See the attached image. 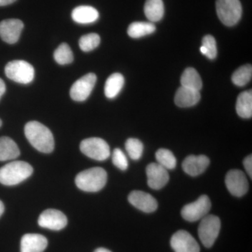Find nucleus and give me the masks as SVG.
<instances>
[{"mask_svg":"<svg viewBox=\"0 0 252 252\" xmlns=\"http://www.w3.org/2000/svg\"><path fill=\"white\" fill-rule=\"evenodd\" d=\"M25 135L36 150L49 154L54 149V138L51 130L37 122H28L25 126Z\"/></svg>","mask_w":252,"mask_h":252,"instance_id":"nucleus-1","label":"nucleus"},{"mask_svg":"<svg viewBox=\"0 0 252 252\" xmlns=\"http://www.w3.org/2000/svg\"><path fill=\"white\" fill-rule=\"evenodd\" d=\"M33 172L32 167L24 161H13L0 168V183L6 186H14L21 183Z\"/></svg>","mask_w":252,"mask_h":252,"instance_id":"nucleus-2","label":"nucleus"},{"mask_svg":"<svg viewBox=\"0 0 252 252\" xmlns=\"http://www.w3.org/2000/svg\"><path fill=\"white\" fill-rule=\"evenodd\" d=\"M107 181V172L102 167H92L78 174L76 185L86 192H97L104 188Z\"/></svg>","mask_w":252,"mask_h":252,"instance_id":"nucleus-3","label":"nucleus"},{"mask_svg":"<svg viewBox=\"0 0 252 252\" xmlns=\"http://www.w3.org/2000/svg\"><path fill=\"white\" fill-rule=\"evenodd\" d=\"M216 9L220 22L228 27L236 25L243 14L240 0H217Z\"/></svg>","mask_w":252,"mask_h":252,"instance_id":"nucleus-4","label":"nucleus"},{"mask_svg":"<svg viewBox=\"0 0 252 252\" xmlns=\"http://www.w3.org/2000/svg\"><path fill=\"white\" fill-rule=\"evenodd\" d=\"M5 74L11 80L19 84H28L33 81L34 69L25 61H13L5 67Z\"/></svg>","mask_w":252,"mask_h":252,"instance_id":"nucleus-5","label":"nucleus"},{"mask_svg":"<svg viewBox=\"0 0 252 252\" xmlns=\"http://www.w3.org/2000/svg\"><path fill=\"white\" fill-rule=\"evenodd\" d=\"M220 221L215 215H207L203 217L198 227V235L204 246L211 248L220 234Z\"/></svg>","mask_w":252,"mask_h":252,"instance_id":"nucleus-6","label":"nucleus"},{"mask_svg":"<svg viewBox=\"0 0 252 252\" xmlns=\"http://www.w3.org/2000/svg\"><path fill=\"white\" fill-rule=\"evenodd\" d=\"M80 149L88 157L99 161L105 160L110 156L108 144L98 137H91L83 140L81 142Z\"/></svg>","mask_w":252,"mask_h":252,"instance_id":"nucleus-7","label":"nucleus"},{"mask_svg":"<svg viewBox=\"0 0 252 252\" xmlns=\"http://www.w3.org/2000/svg\"><path fill=\"white\" fill-rule=\"evenodd\" d=\"M211 209V202L206 195H203L193 202L185 205L182 210V216L188 221L193 222L207 216Z\"/></svg>","mask_w":252,"mask_h":252,"instance_id":"nucleus-8","label":"nucleus"},{"mask_svg":"<svg viewBox=\"0 0 252 252\" xmlns=\"http://www.w3.org/2000/svg\"><path fill=\"white\" fill-rule=\"evenodd\" d=\"M97 77L94 73H89L74 83L70 89L71 98L77 102L85 101L90 95Z\"/></svg>","mask_w":252,"mask_h":252,"instance_id":"nucleus-9","label":"nucleus"},{"mask_svg":"<svg viewBox=\"0 0 252 252\" xmlns=\"http://www.w3.org/2000/svg\"><path fill=\"white\" fill-rule=\"evenodd\" d=\"M225 182L230 193L235 196H243L248 192L249 189L248 179L241 170H230L225 176Z\"/></svg>","mask_w":252,"mask_h":252,"instance_id":"nucleus-10","label":"nucleus"},{"mask_svg":"<svg viewBox=\"0 0 252 252\" xmlns=\"http://www.w3.org/2000/svg\"><path fill=\"white\" fill-rule=\"evenodd\" d=\"M38 223L42 228L60 230L67 225V219L62 212L54 209H49L41 214Z\"/></svg>","mask_w":252,"mask_h":252,"instance_id":"nucleus-11","label":"nucleus"},{"mask_svg":"<svg viewBox=\"0 0 252 252\" xmlns=\"http://www.w3.org/2000/svg\"><path fill=\"white\" fill-rule=\"evenodd\" d=\"M170 245L175 252H200L198 243L186 230H179L172 235Z\"/></svg>","mask_w":252,"mask_h":252,"instance_id":"nucleus-12","label":"nucleus"},{"mask_svg":"<svg viewBox=\"0 0 252 252\" xmlns=\"http://www.w3.org/2000/svg\"><path fill=\"white\" fill-rule=\"evenodd\" d=\"M147 183L151 189L154 190L161 189L169 181V174L167 169L159 165L158 162L149 164L146 169Z\"/></svg>","mask_w":252,"mask_h":252,"instance_id":"nucleus-13","label":"nucleus"},{"mask_svg":"<svg viewBox=\"0 0 252 252\" xmlns=\"http://www.w3.org/2000/svg\"><path fill=\"white\" fill-rule=\"evenodd\" d=\"M24 25L21 20L6 19L0 23V37L8 44L17 42Z\"/></svg>","mask_w":252,"mask_h":252,"instance_id":"nucleus-14","label":"nucleus"},{"mask_svg":"<svg viewBox=\"0 0 252 252\" xmlns=\"http://www.w3.org/2000/svg\"><path fill=\"white\" fill-rule=\"evenodd\" d=\"M131 205L146 213H151L157 210V200L150 194L141 190H134L128 196Z\"/></svg>","mask_w":252,"mask_h":252,"instance_id":"nucleus-15","label":"nucleus"},{"mask_svg":"<svg viewBox=\"0 0 252 252\" xmlns=\"http://www.w3.org/2000/svg\"><path fill=\"white\" fill-rule=\"evenodd\" d=\"M210 165V159L206 156H189L182 163V168L186 173L192 177L201 175Z\"/></svg>","mask_w":252,"mask_h":252,"instance_id":"nucleus-16","label":"nucleus"},{"mask_svg":"<svg viewBox=\"0 0 252 252\" xmlns=\"http://www.w3.org/2000/svg\"><path fill=\"white\" fill-rule=\"evenodd\" d=\"M48 245L47 239L39 234H26L21 241V252H43Z\"/></svg>","mask_w":252,"mask_h":252,"instance_id":"nucleus-17","label":"nucleus"},{"mask_svg":"<svg viewBox=\"0 0 252 252\" xmlns=\"http://www.w3.org/2000/svg\"><path fill=\"white\" fill-rule=\"evenodd\" d=\"M200 99V91L192 90L181 86L176 93L175 102L178 107L185 108L195 105Z\"/></svg>","mask_w":252,"mask_h":252,"instance_id":"nucleus-18","label":"nucleus"},{"mask_svg":"<svg viewBox=\"0 0 252 252\" xmlns=\"http://www.w3.org/2000/svg\"><path fill=\"white\" fill-rule=\"evenodd\" d=\"M72 18L74 22L79 24H90L98 19L99 13L93 6H79L73 10Z\"/></svg>","mask_w":252,"mask_h":252,"instance_id":"nucleus-19","label":"nucleus"},{"mask_svg":"<svg viewBox=\"0 0 252 252\" xmlns=\"http://www.w3.org/2000/svg\"><path fill=\"white\" fill-rule=\"evenodd\" d=\"M20 156L17 144L8 137H0V161L14 160Z\"/></svg>","mask_w":252,"mask_h":252,"instance_id":"nucleus-20","label":"nucleus"},{"mask_svg":"<svg viewBox=\"0 0 252 252\" xmlns=\"http://www.w3.org/2000/svg\"><path fill=\"white\" fill-rule=\"evenodd\" d=\"M144 14L151 23L160 21L164 16L165 9L162 0H147L144 4Z\"/></svg>","mask_w":252,"mask_h":252,"instance_id":"nucleus-21","label":"nucleus"},{"mask_svg":"<svg viewBox=\"0 0 252 252\" xmlns=\"http://www.w3.org/2000/svg\"><path fill=\"white\" fill-rule=\"evenodd\" d=\"M124 76L119 73H114L107 79L104 86V94L106 97L113 99L117 97L124 87Z\"/></svg>","mask_w":252,"mask_h":252,"instance_id":"nucleus-22","label":"nucleus"},{"mask_svg":"<svg viewBox=\"0 0 252 252\" xmlns=\"http://www.w3.org/2000/svg\"><path fill=\"white\" fill-rule=\"evenodd\" d=\"M182 87L200 91L203 87V81L198 72L192 67L186 69L181 77Z\"/></svg>","mask_w":252,"mask_h":252,"instance_id":"nucleus-23","label":"nucleus"},{"mask_svg":"<svg viewBox=\"0 0 252 252\" xmlns=\"http://www.w3.org/2000/svg\"><path fill=\"white\" fill-rule=\"evenodd\" d=\"M237 114L244 119H250L252 116V91L241 93L237 99Z\"/></svg>","mask_w":252,"mask_h":252,"instance_id":"nucleus-24","label":"nucleus"},{"mask_svg":"<svg viewBox=\"0 0 252 252\" xmlns=\"http://www.w3.org/2000/svg\"><path fill=\"white\" fill-rule=\"evenodd\" d=\"M155 31L156 26L151 22H134L127 28V34L134 39L149 35Z\"/></svg>","mask_w":252,"mask_h":252,"instance_id":"nucleus-25","label":"nucleus"},{"mask_svg":"<svg viewBox=\"0 0 252 252\" xmlns=\"http://www.w3.org/2000/svg\"><path fill=\"white\" fill-rule=\"evenodd\" d=\"M252 67L251 64H246L238 68L232 76V81L235 85L244 86L251 81Z\"/></svg>","mask_w":252,"mask_h":252,"instance_id":"nucleus-26","label":"nucleus"},{"mask_svg":"<svg viewBox=\"0 0 252 252\" xmlns=\"http://www.w3.org/2000/svg\"><path fill=\"white\" fill-rule=\"evenodd\" d=\"M158 163L165 169L172 170L177 165V160L172 152L166 149H160L156 153Z\"/></svg>","mask_w":252,"mask_h":252,"instance_id":"nucleus-27","label":"nucleus"},{"mask_svg":"<svg viewBox=\"0 0 252 252\" xmlns=\"http://www.w3.org/2000/svg\"><path fill=\"white\" fill-rule=\"evenodd\" d=\"M54 57L55 61L61 65L69 64L74 60V55L69 46L63 43L55 51Z\"/></svg>","mask_w":252,"mask_h":252,"instance_id":"nucleus-28","label":"nucleus"},{"mask_svg":"<svg viewBox=\"0 0 252 252\" xmlns=\"http://www.w3.org/2000/svg\"><path fill=\"white\" fill-rule=\"evenodd\" d=\"M100 37L96 33H89L81 36L79 39V47L84 52L93 51L99 46Z\"/></svg>","mask_w":252,"mask_h":252,"instance_id":"nucleus-29","label":"nucleus"},{"mask_svg":"<svg viewBox=\"0 0 252 252\" xmlns=\"http://www.w3.org/2000/svg\"><path fill=\"white\" fill-rule=\"evenodd\" d=\"M200 52L206 56L209 59L213 60L217 56V48L216 40L212 35L204 36Z\"/></svg>","mask_w":252,"mask_h":252,"instance_id":"nucleus-30","label":"nucleus"},{"mask_svg":"<svg viewBox=\"0 0 252 252\" xmlns=\"http://www.w3.org/2000/svg\"><path fill=\"white\" fill-rule=\"evenodd\" d=\"M126 149L132 160H139L143 154L144 146L141 141L135 138L128 139L126 142Z\"/></svg>","mask_w":252,"mask_h":252,"instance_id":"nucleus-31","label":"nucleus"},{"mask_svg":"<svg viewBox=\"0 0 252 252\" xmlns=\"http://www.w3.org/2000/svg\"><path fill=\"white\" fill-rule=\"evenodd\" d=\"M112 161L114 165L122 170H126L128 167V162L125 154L120 149H115L113 152Z\"/></svg>","mask_w":252,"mask_h":252,"instance_id":"nucleus-32","label":"nucleus"},{"mask_svg":"<svg viewBox=\"0 0 252 252\" xmlns=\"http://www.w3.org/2000/svg\"><path fill=\"white\" fill-rule=\"evenodd\" d=\"M244 166L245 167L247 172L250 177H252V155L248 156L245 158L243 161Z\"/></svg>","mask_w":252,"mask_h":252,"instance_id":"nucleus-33","label":"nucleus"},{"mask_svg":"<svg viewBox=\"0 0 252 252\" xmlns=\"http://www.w3.org/2000/svg\"><path fill=\"white\" fill-rule=\"evenodd\" d=\"M5 91H6V85H5L4 81L0 79V99L4 94Z\"/></svg>","mask_w":252,"mask_h":252,"instance_id":"nucleus-34","label":"nucleus"},{"mask_svg":"<svg viewBox=\"0 0 252 252\" xmlns=\"http://www.w3.org/2000/svg\"><path fill=\"white\" fill-rule=\"evenodd\" d=\"M16 0H0V6L13 4Z\"/></svg>","mask_w":252,"mask_h":252,"instance_id":"nucleus-35","label":"nucleus"},{"mask_svg":"<svg viewBox=\"0 0 252 252\" xmlns=\"http://www.w3.org/2000/svg\"><path fill=\"white\" fill-rule=\"evenodd\" d=\"M4 205L3 204L2 202L0 200V217L2 215V214L4 213Z\"/></svg>","mask_w":252,"mask_h":252,"instance_id":"nucleus-36","label":"nucleus"},{"mask_svg":"<svg viewBox=\"0 0 252 252\" xmlns=\"http://www.w3.org/2000/svg\"><path fill=\"white\" fill-rule=\"evenodd\" d=\"M94 252H112L111 251H109V250H107V249L105 248H98L97 249V250H95Z\"/></svg>","mask_w":252,"mask_h":252,"instance_id":"nucleus-37","label":"nucleus"},{"mask_svg":"<svg viewBox=\"0 0 252 252\" xmlns=\"http://www.w3.org/2000/svg\"><path fill=\"white\" fill-rule=\"evenodd\" d=\"M1 125H2V122H1V120L0 119V127H1Z\"/></svg>","mask_w":252,"mask_h":252,"instance_id":"nucleus-38","label":"nucleus"}]
</instances>
